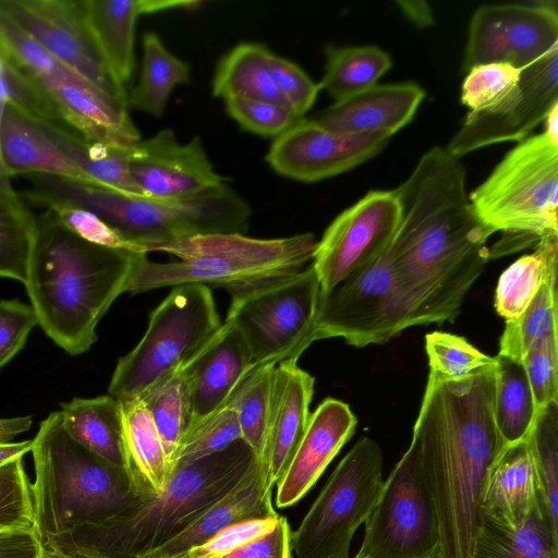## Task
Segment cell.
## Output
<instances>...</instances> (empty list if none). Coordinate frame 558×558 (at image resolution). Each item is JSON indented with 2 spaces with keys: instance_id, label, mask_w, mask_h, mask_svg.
Instances as JSON below:
<instances>
[{
  "instance_id": "1",
  "label": "cell",
  "mask_w": 558,
  "mask_h": 558,
  "mask_svg": "<svg viewBox=\"0 0 558 558\" xmlns=\"http://www.w3.org/2000/svg\"><path fill=\"white\" fill-rule=\"evenodd\" d=\"M395 192L401 220L389 255L415 326L453 320L490 258L494 234L471 206L465 169L436 146Z\"/></svg>"
},
{
  "instance_id": "2",
  "label": "cell",
  "mask_w": 558,
  "mask_h": 558,
  "mask_svg": "<svg viewBox=\"0 0 558 558\" xmlns=\"http://www.w3.org/2000/svg\"><path fill=\"white\" fill-rule=\"evenodd\" d=\"M494 381L495 365L460 379L428 376L411 446L437 512L439 558H472L487 476L506 446Z\"/></svg>"
},
{
  "instance_id": "3",
  "label": "cell",
  "mask_w": 558,
  "mask_h": 558,
  "mask_svg": "<svg viewBox=\"0 0 558 558\" xmlns=\"http://www.w3.org/2000/svg\"><path fill=\"white\" fill-rule=\"evenodd\" d=\"M138 253L88 241L50 209L37 216L24 286L46 335L72 355L89 350Z\"/></svg>"
},
{
  "instance_id": "4",
  "label": "cell",
  "mask_w": 558,
  "mask_h": 558,
  "mask_svg": "<svg viewBox=\"0 0 558 558\" xmlns=\"http://www.w3.org/2000/svg\"><path fill=\"white\" fill-rule=\"evenodd\" d=\"M255 458L242 440L175 468L166 488L95 523L48 536L43 545L71 558H138L163 545L231 490Z\"/></svg>"
},
{
  "instance_id": "5",
  "label": "cell",
  "mask_w": 558,
  "mask_h": 558,
  "mask_svg": "<svg viewBox=\"0 0 558 558\" xmlns=\"http://www.w3.org/2000/svg\"><path fill=\"white\" fill-rule=\"evenodd\" d=\"M316 245L312 233L278 239L204 233L144 244L124 292L196 283L231 294L303 270Z\"/></svg>"
},
{
  "instance_id": "6",
  "label": "cell",
  "mask_w": 558,
  "mask_h": 558,
  "mask_svg": "<svg viewBox=\"0 0 558 558\" xmlns=\"http://www.w3.org/2000/svg\"><path fill=\"white\" fill-rule=\"evenodd\" d=\"M23 197L40 206L47 201L89 210L119 232L137 252L140 245L204 233H242L251 209L227 183L175 199L129 194L102 184L52 174L24 177Z\"/></svg>"
},
{
  "instance_id": "7",
  "label": "cell",
  "mask_w": 558,
  "mask_h": 558,
  "mask_svg": "<svg viewBox=\"0 0 558 558\" xmlns=\"http://www.w3.org/2000/svg\"><path fill=\"white\" fill-rule=\"evenodd\" d=\"M31 451L34 529L41 541L104 520L141 500L125 470L76 442L59 411L40 423Z\"/></svg>"
},
{
  "instance_id": "8",
  "label": "cell",
  "mask_w": 558,
  "mask_h": 558,
  "mask_svg": "<svg viewBox=\"0 0 558 558\" xmlns=\"http://www.w3.org/2000/svg\"><path fill=\"white\" fill-rule=\"evenodd\" d=\"M0 58L36 94L33 119L109 146L129 147L141 140L126 108L56 59L1 9Z\"/></svg>"
},
{
  "instance_id": "9",
  "label": "cell",
  "mask_w": 558,
  "mask_h": 558,
  "mask_svg": "<svg viewBox=\"0 0 558 558\" xmlns=\"http://www.w3.org/2000/svg\"><path fill=\"white\" fill-rule=\"evenodd\" d=\"M558 144L543 133L508 151L469 196L472 208L494 233L495 258L558 235Z\"/></svg>"
},
{
  "instance_id": "10",
  "label": "cell",
  "mask_w": 558,
  "mask_h": 558,
  "mask_svg": "<svg viewBox=\"0 0 558 558\" xmlns=\"http://www.w3.org/2000/svg\"><path fill=\"white\" fill-rule=\"evenodd\" d=\"M221 325L210 288L196 283L175 286L151 312L138 343L119 359L109 395L118 400L137 398L182 366Z\"/></svg>"
},
{
  "instance_id": "11",
  "label": "cell",
  "mask_w": 558,
  "mask_h": 558,
  "mask_svg": "<svg viewBox=\"0 0 558 558\" xmlns=\"http://www.w3.org/2000/svg\"><path fill=\"white\" fill-rule=\"evenodd\" d=\"M320 284L313 266L231 293L226 320L242 336L255 366L295 359L314 342Z\"/></svg>"
},
{
  "instance_id": "12",
  "label": "cell",
  "mask_w": 558,
  "mask_h": 558,
  "mask_svg": "<svg viewBox=\"0 0 558 558\" xmlns=\"http://www.w3.org/2000/svg\"><path fill=\"white\" fill-rule=\"evenodd\" d=\"M383 464L381 449L373 438L363 436L354 444L292 532L298 558H349L352 537L379 496Z\"/></svg>"
},
{
  "instance_id": "13",
  "label": "cell",
  "mask_w": 558,
  "mask_h": 558,
  "mask_svg": "<svg viewBox=\"0 0 558 558\" xmlns=\"http://www.w3.org/2000/svg\"><path fill=\"white\" fill-rule=\"evenodd\" d=\"M415 326L393 271L389 248L327 293L320 294L314 341L342 338L361 348L381 344Z\"/></svg>"
},
{
  "instance_id": "14",
  "label": "cell",
  "mask_w": 558,
  "mask_h": 558,
  "mask_svg": "<svg viewBox=\"0 0 558 558\" xmlns=\"http://www.w3.org/2000/svg\"><path fill=\"white\" fill-rule=\"evenodd\" d=\"M359 558H439L437 512L410 445L364 522Z\"/></svg>"
},
{
  "instance_id": "15",
  "label": "cell",
  "mask_w": 558,
  "mask_h": 558,
  "mask_svg": "<svg viewBox=\"0 0 558 558\" xmlns=\"http://www.w3.org/2000/svg\"><path fill=\"white\" fill-rule=\"evenodd\" d=\"M401 220L395 190L369 191L343 210L317 241L312 266L322 293L365 268L390 246Z\"/></svg>"
},
{
  "instance_id": "16",
  "label": "cell",
  "mask_w": 558,
  "mask_h": 558,
  "mask_svg": "<svg viewBox=\"0 0 558 558\" xmlns=\"http://www.w3.org/2000/svg\"><path fill=\"white\" fill-rule=\"evenodd\" d=\"M557 46V1L482 5L470 21L463 71L486 63L523 70Z\"/></svg>"
},
{
  "instance_id": "17",
  "label": "cell",
  "mask_w": 558,
  "mask_h": 558,
  "mask_svg": "<svg viewBox=\"0 0 558 558\" xmlns=\"http://www.w3.org/2000/svg\"><path fill=\"white\" fill-rule=\"evenodd\" d=\"M11 16L49 53L128 109V92L98 49L80 0H0Z\"/></svg>"
},
{
  "instance_id": "18",
  "label": "cell",
  "mask_w": 558,
  "mask_h": 558,
  "mask_svg": "<svg viewBox=\"0 0 558 558\" xmlns=\"http://www.w3.org/2000/svg\"><path fill=\"white\" fill-rule=\"evenodd\" d=\"M390 138L381 133H337L313 118H302L276 137L266 160L283 177L316 182L347 172L377 156Z\"/></svg>"
},
{
  "instance_id": "19",
  "label": "cell",
  "mask_w": 558,
  "mask_h": 558,
  "mask_svg": "<svg viewBox=\"0 0 558 558\" xmlns=\"http://www.w3.org/2000/svg\"><path fill=\"white\" fill-rule=\"evenodd\" d=\"M128 170L141 194L153 198L190 197L226 183L198 136L182 144L170 129L129 146Z\"/></svg>"
},
{
  "instance_id": "20",
  "label": "cell",
  "mask_w": 558,
  "mask_h": 558,
  "mask_svg": "<svg viewBox=\"0 0 558 558\" xmlns=\"http://www.w3.org/2000/svg\"><path fill=\"white\" fill-rule=\"evenodd\" d=\"M520 85V97L508 111L469 112L446 149L460 158L485 146L526 138L558 104V46L522 70Z\"/></svg>"
},
{
  "instance_id": "21",
  "label": "cell",
  "mask_w": 558,
  "mask_h": 558,
  "mask_svg": "<svg viewBox=\"0 0 558 558\" xmlns=\"http://www.w3.org/2000/svg\"><path fill=\"white\" fill-rule=\"evenodd\" d=\"M314 384V377L295 359L275 366L265 445L256 457L271 488L284 475L306 430Z\"/></svg>"
},
{
  "instance_id": "22",
  "label": "cell",
  "mask_w": 558,
  "mask_h": 558,
  "mask_svg": "<svg viewBox=\"0 0 558 558\" xmlns=\"http://www.w3.org/2000/svg\"><path fill=\"white\" fill-rule=\"evenodd\" d=\"M356 417L338 399H325L311 413L306 430L276 493V506L288 508L302 499L353 436Z\"/></svg>"
},
{
  "instance_id": "23",
  "label": "cell",
  "mask_w": 558,
  "mask_h": 558,
  "mask_svg": "<svg viewBox=\"0 0 558 558\" xmlns=\"http://www.w3.org/2000/svg\"><path fill=\"white\" fill-rule=\"evenodd\" d=\"M254 367L242 336L231 324L223 322L217 332L182 365L191 393L193 424L225 405Z\"/></svg>"
},
{
  "instance_id": "24",
  "label": "cell",
  "mask_w": 558,
  "mask_h": 558,
  "mask_svg": "<svg viewBox=\"0 0 558 558\" xmlns=\"http://www.w3.org/2000/svg\"><path fill=\"white\" fill-rule=\"evenodd\" d=\"M279 515L264 466L255 457L239 483L206 508L189 526L138 558H180L236 522Z\"/></svg>"
},
{
  "instance_id": "25",
  "label": "cell",
  "mask_w": 558,
  "mask_h": 558,
  "mask_svg": "<svg viewBox=\"0 0 558 558\" xmlns=\"http://www.w3.org/2000/svg\"><path fill=\"white\" fill-rule=\"evenodd\" d=\"M424 97V89L413 82L377 84L335 101L313 119L337 133H381L391 137L413 119Z\"/></svg>"
},
{
  "instance_id": "26",
  "label": "cell",
  "mask_w": 558,
  "mask_h": 558,
  "mask_svg": "<svg viewBox=\"0 0 558 558\" xmlns=\"http://www.w3.org/2000/svg\"><path fill=\"white\" fill-rule=\"evenodd\" d=\"M541 498L526 439L506 445L495 460L485 484L482 511L498 524L518 527Z\"/></svg>"
},
{
  "instance_id": "27",
  "label": "cell",
  "mask_w": 558,
  "mask_h": 558,
  "mask_svg": "<svg viewBox=\"0 0 558 558\" xmlns=\"http://www.w3.org/2000/svg\"><path fill=\"white\" fill-rule=\"evenodd\" d=\"M87 27L107 64L125 85L134 70L138 16L182 7L181 1L80 0Z\"/></svg>"
},
{
  "instance_id": "28",
  "label": "cell",
  "mask_w": 558,
  "mask_h": 558,
  "mask_svg": "<svg viewBox=\"0 0 558 558\" xmlns=\"http://www.w3.org/2000/svg\"><path fill=\"white\" fill-rule=\"evenodd\" d=\"M122 414L123 468L140 499L161 493L172 468L159 433L137 398L119 400Z\"/></svg>"
},
{
  "instance_id": "29",
  "label": "cell",
  "mask_w": 558,
  "mask_h": 558,
  "mask_svg": "<svg viewBox=\"0 0 558 558\" xmlns=\"http://www.w3.org/2000/svg\"><path fill=\"white\" fill-rule=\"evenodd\" d=\"M0 155L10 179L52 174L90 181L29 117L10 104L1 125Z\"/></svg>"
},
{
  "instance_id": "30",
  "label": "cell",
  "mask_w": 558,
  "mask_h": 558,
  "mask_svg": "<svg viewBox=\"0 0 558 558\" xmlns=\"http://www.w3.org/2000/svg\"><path fill=\"white\" fill-rule=\"evenodd\" d=\"M472 558H558V526L541 498L518 527L498 524L484 514Z\"/></svg>"
},
{
  "instance_id": "31",
  "label": "cell",
  "mask_w": 558,
  "mask_h": 558,
  "mask_svg": "<svg viewBox=\"0 0 558 558\" xmlns=\"http://www.w3.org/2000/svg\"><path fill=\"white\" fill-rule=\"evenodd\" d=\"M59 412L65 430L76 442L123 468L122 414L118 399L110 395L74 398L63 402Z\"/></svg>"
},
{
  "instance_id": "32",
  "label": "cell",
  "mask_w": 558,
  "mask_h": 558,
  "mask_svg": "<svg viewBox=\"0 0 558 558\" xmlns=\"http://www.w3.org/2000/svg\"><path fill=\"white\" fill-rule=\"evenodd\" d=\"M271 51L259 44L235 46L217 65L213 95L223 100L246 98L287 106L271 73Z\"/></svg>"
},
{
  "instance_id": "33",
  "label": "cell",
  "mask_w": 558,
  "mask_h": 558,
  "mask_svg": "<svg viewBox=\"0 0 558 558\" xmlns=\"http://www.w3.org/2000/svg\"><path fill=\"white\" fill-rule=\"evenodd\" d=\"M31 119L90 181L129 194L142 195L128 170V147L89 142L61 126Z\"/></svg>"
},
{
  "instance_id": "34",
  "label": "cell",
  "mask_w": 558,
  "mask_h": 558,
  "mask_svg": "<svg viewBox=\"0 0 558 558\" xmlns=\"http://www.w3.org/2000/svg\"><path fill=\"white\" fill-rule=\"evenodd\" d=\"M493 415L505 445L526 439L537 408L521 362L495 356Z\"/></svg>"
},
{
  "instance_id": "35",
  "label": "cell",
  "mask_w": 558,
  "mask_h": 558,
  "mask_svg": "<svg viewBox=\"0 0 558 558\" xmlns=\"http://www.w3.org/2000/svg\"><path fill=\"white\" fill-rule=\"evenodd\" d=\"M190 81V66L172 54L155 33L143 37L138 83L128 93V108L160 117L178 85Z\"/></svg>"
},
{
  "instance_id": "36",
  "label": "cell",
  "mask_w": 558,
  "mask_h": 558,
  "mask_svg": "<svg viewBox=\"0 0 558 558\" xmlns=\"http://www.w3.org/2000/svg\"><path fill=\"white\" fill-rule=\"evenodd\" d=\"M161 438L172 472L178 448L193 424V408L185 373L180 366L137 397Z\"/></svg>"
},
{
  "instance_id": "37",
  "label": "cell",
  "mask_w": 558,
  "mask_h": 558,
  "mask_svg": "<svg viewBox=\"0 0 558 558\" xmlns=\"http://www.w3.org/2000/svg\"><path fill=\"white\" fill-rule=\"evenodd\" d=\"M326 61L319 85L335 101L374 87L392 65L390 56L377 46H330Z\"/></svg>"
},
{
  "instance_id": "38",
  "label": "cell",
  "mask_w": 558,
  "mask_h": 558,
  "mask_svg": "<svg viewBox=\"0 0 558 558\" xmlns=\"http://www.w3.org/2000/svg\"><path fill=\"white\" fill-rule=\"evenodd\" d=\"M558 258V235L542 239L532 254L512 263L499 277L495 310L505 320L514 319L529 306L542 286L550 263Z\"/></svg>"
},
{
  "instance_id": "39",
  "label": "cell",
  "mask_w": 558,
  "mask_h": 558,
  "mask_svg": "<svg viewBox=\"0 0 558 558\" xmlns=\"http://www.w3.org/2000/svg\"><path fill=\"white\" fill-rule=\"evenodd\" d=\"M37 217L22 194L0 189V277L26 279Z\"/></svg>"
},
{
  "instance_id": "40",
  "label": "cell",
  "mask_w": 558,
  "mask_h": 558,
  "mask_svg": "<svg viewBox=\"0 0 558 558\" xmlns=\"http://www.w3.org/2000/svg\"><path fill=\"white\" fill-rule=\"evenodd\" d=\"M557 259L550 263L542 286L525 311L517 318L506 320L498 354L521 362L538 338L557 330Z\"/></svg>"
},
{
  "instance_id": "41",
  "label": "cell",
  "mask_w": 558,
  "mask_h": 558,
  "mask_svg": "<svg viewBox=\"0 0 558 558\" xmlns=\"http://www.w3.org/2000/svg\"><path fill=\"white\" fill-rule=\"evenodd\" d=\"M522 70L508 63L471 68L461 87V102L471 113L499 114L511 109L521 93Z\"/></svg>"
},
{
  "instance_id": "42",
  "label": "cell",
  "mask_w": 558,
  "mask_h": 558,
  "mask_svg": "<svg viewBox=\"0 0 558 558\" xmlns=\"http://www.w3.org/2000/svg\"><path fill=\"white\" fill-rule=\"evenodd\" d=\"M275 366L270 363L252 368L227 402L235 409L242 440L255 457L262 454L265 445Z\"/></svg>"
},
{
  "instance_id": "43",
  "label": "cell",
  "mask_w": 558,
  "mask_h": 558,
  "mask_svg": "<svg viewBox=\"0 0 558 558\" xmlns=\"http://www.w3.org/2000/svg\"><path fill=\"white\" fill-rule=\"evenodd\" d=\"M539 486V495L550 520L558 526V402L537 410L526 437Z\"/></svg>"
},
{
  "instance_id": "44",
  "label": "cell",
  "mask_w": 558,
  "mask_h": 558,
  "mask_svg": "<svg viewBox=\"0 0 558 558\" xmlns=\"http://www.w3.org/2000/svg\"><path fill=\"white\" fill-rule=\"evenodd\" d=\"M240 439L242 434L236 411L226 403L191 426L175 453L173 471L222 451Z\"/></svg>"
},
{
  "instance_id": "45",
  "label": "cell",
  "mask_w": 558,
  "mask_h": 558,
  "mask_svg": "<svg viewBox=\"0 0 558 558\" xmlns=\"http://www.w3.org/2000/svg\"><path fill=\"white\" fill-rule=\"evenodd\" d=\"M429 374L442 379H460L494 366L495 357L486 355L463 337L444 331L425 336Z\"/></svg>"
},
{
  "instance_id": "46",
  "label": "cell",
  "mask_w": 558,
  "mask_h": 558,
  "mask_svg": "<svg viewBox=\"0 0 558 558\" xmlns=\"http://www.w3.org/2000/svg\"><path fill=\"white\" fill-rule=\"evenodd\" d=\"M32 483L22 458L0 466V525L5 529H34Z\"/></svg>"
},
{
  "instance_id": "47",
  "label": "cell",
  "mask_w": 558,
  "mask_h": 558,
  "mask_svg": "<svg viewBox=\"0 0 558 558\" xmlns=\"http://www.w3.org/2000/svg\"><path fill=\"white\" fill-rule=\"evenodd\" d=\"M537 410L558 402V341L557 330L538 338L521 361Z\"/></svg>"
},
{
  "instance_id": "48",
  "label": "cell",
  "mask_w": 558,
  "mask_h": 558,
  "mask_svg": "<svg viewBox=\"0 0 558 558\" xmlns=\"http://www.w3.org/2000/svg\"><path fill=\"white\" fill-rule=\"evenodd\" d=\"M229 116L243 129L263 136H279L299 118L289 107L265 100L229 98L225 100Z\"/></svg>"
},
{
  "instance_id": "49",
  "label": "cell",
  "mask_w": 558,
  "mask_h": 558,
  "mask_svg": "<svg viewBox=\"0 0 558 558\" xmlns=\"http://www.w3.org/2000/svg\"><path fill=\"white\" fill-rule=\"evenodd\" d=\"M40 206L50 209L63 225L88 241L133 251L119 232L89 210L58 201H47Z\"/></svg>"
},
{
  "instance_id": "50",
  "label": "cell",
  "mask_w": 558,
  "mask_h": 558,
  "mask_svg": "<svg viewBox=\"0 0 558 558\" xmlns=\"http://www.w3.org/2000/svg\"><path fill=\"white\" fill-rule=\"evenodd\" d=\"M279 517L251 519L231 524L206 543L192 548L186 556L190 558H223L270 533L276 527Z\"/></svg>"
},
{
  "instance_id": "51",
  "label": "cell",
  "mask_w": 558,
  "mask_h": 558,
  "mask_svg": "<svg viewBox=\"0 0 558 558\" xmlns=\"http://www.w3.org/2000/svg\"><path fill=\"white\" fill-rule=\"evenodd\" d=\"M271 73L287 106L299 117L313 107L320 85L315 83L295 63L272 53Z\"/></svg>"
},
{
  "instance_id": "52",
  "label": "cell",
  "mask_w": 558,
  "mask_h": 558,
  "mask_svg": "<svg viewBox=\"0 0 558 558\" xmlns=\"http://www.w3.org/2000/svg\"><path fill=\"white\" fill-rule=\"evenodd\" d=\"M37 324L31 305L17 300H0V368L21 351Z\"/></svg>"
},
{
  "instance_id": "53",
  "label": "cell",
  "mask_w": 558,
  "mask_h": 558,
  "mask_svg": "<svg viewBox=\"0 0 558 558\" xmlns=\"http://www.w3.org/2000/svg\"><path fill=\"white\" fill-rule=\"evenodd\" d=\"M292 551V531L287 518L280 515L270 533L223 558H293Z\"/></svg>"
},
{
  "instance_id": "54",
  "label": "cell",
  "mask_w": 558,
  "mask_h": 558,
  "mask_svg": "<svg viewBox=\"0 0 558 558\" xmlns=\"http://www.w3.org/2000/svg\"><path fill=\"white\" fill-rule=\"evenodd\" d=\"M44 545L35 529L0 530V558H41Z\"/></svg>"
},
{
  "instance_id": "55",
  "label": "cell",
  "mask_w": 558,
  "mask_h": 558,
  "mask_svg": "<svg viewBox=\"0 0 558 558\" xmlns=\"http://www.w3.org/2000/svg\"><path fill=\"white\" fill-rule=\"evenodd\" d=\"M401 13L416 27H428L434 24V14L430 5L425 1H397Z\"/></svg>"
},
{
  "instance_id": "56",
  "label": "cell",
  "mask_w": 558,
  "mask_h": 558,
  "mask_svg": "<svg viewBox=\"0 0 558 558\" xmlns=\"http://www.w3.org/2000/svg\"><path fill=\"white\" fill-rule=\"evenodd\" d=\"M9 105V88H8V82H7V74H5V66L0 58V132H1V125L4 117V112L7 110V107ZM0 189L4 191H11L13 190V186L11 184V179L8 177L1 155H0Z\"/></svg>"
},
{
  "instance_id": "57",
  "label": "cell",
  "mask_w": 558,
  "mask_h": 558,
  "mask_svg": "<svg viewBox=\"0 0 558 558\" xmlns=\"http://www.w3.org/2000/svg\"><path fill=\"white\" fill-rule=\"evenodd\" d=\"M32 424V416L0 418V442L11 441L17 435L28 430Z\"/></svg>"
},
{
  "instance_id": "58",
  "label": "cell",
  "mask_w": 558,
  "mask_h": 558,
  "mask_svg": "<svg viewBox=\"0 0 558 558\" xmlns=\"http://www.w3.org/2000/svg\"><path fill=\"white\" fill-rule=\"evenodd\" d=\"M32 450V440L0 442V466L15 458H22Z\"/></svg>"
},
{
  "instance_id": "59",
  "label": "cell",
  "mask_w": 558,
  "mask_h": 558,
  "mask_svg": "<svg viewBox=\"0 0 558 558\" xmlns=\"http://www.w3.org/2000/svg\"><path fill=\"white\" fill-rule=\"evenodd\" d=\"M543 122V134L553 143L558 144V104L550 109Z\"/></svg>"
},
{
  "instance_id": "60",
  "label": "cell",
  "mask_w": 558,
  "mask_h": 558,
  "mask_svg": "<svg viewBox=\"0 0 558 558\" xmlns=\"http://www.w3.org/2000/svg\"><path fill=\"white\" fill-rule=\"evenodd\" d=\"M41 558H71V557L58 554V553H56L53 550H49V549L44 547V553H43Z\"/></svg>"
},
{
  "instance_id": "61",
  "label": "cell",
  "mask_w": 558,
  "mask_h": 558,
  "mask_svg": "<svg viewBox=\"0 0 558 558\" xmlns=\"http://www.w3.org/2000/svg\"><path fill=\"white\" fill-rule=\"evenodd\" d=\"M180 558H190V557H187L186 555H184V556H182V557H180Z\"/></svg>"
},
{
  "instance_id": "62",
  "label": "cell",
  "mask_w": 558,
  "mask_h": 558,
  "mask_svg": "<svg viewBox=\"0 0 558 558\" xmlns=\"http://www.w3.org/2000/svg\"><path fill=\"white\" fill-rule=\"evenodd\" d=\"M4 529H5V527H3V526H1V525H0V530H4Z\"/></svg>"
},
{
  "instance_id": "63",
  "label": "cell",
  "mask_w": 558,
  "mask_h": 558,
  "mask_svg": "<svg viewBox=\"0 0 558 558\" xmlns=\"http://www.w3.org/2000/svg\"><path fill=\"white\" fill-rule=\"evenodd\" d=\"M354 558H359V557L355 556Z\"/></svg>"
}]
</instances>
